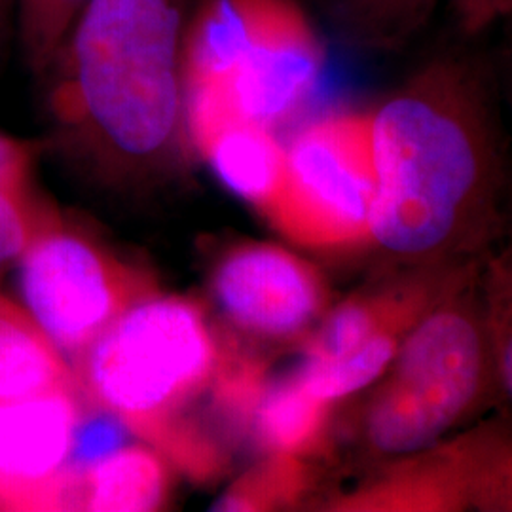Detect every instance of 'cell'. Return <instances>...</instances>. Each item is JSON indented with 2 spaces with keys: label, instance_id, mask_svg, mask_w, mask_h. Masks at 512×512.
Returning a JSON list of instances; mask_svg holds the SVG:
<instances>
[{
  "label": "cell",
  "instance_id": "6da1fadb",
  "mask_svg": "<svg viewBox=\"0 0 512 512\" xmlns=\"http://www.w3.org/2000/svg\"><path fill=\"white\" fill-rule=\"evenodd\" d=\"M494 63L475 48L425 57L370 112V243L391 268L476 264L512 226V137Z\"/></svg>",
  "mask_w": 512,
  "mask_h": 512
},
{
  "label": "cell",
  "instance_id": "7a4b0ae2",
  "mask_svg": "<svg viewBox=\"0 0 512 512\" xmlns=\"http://www.w3.org/2000/svg\"><path fill=\"white\" fill-rule=\"evenodd\" d=\"M184 0H90L54 63L57 109L110 148L158 154L181 109Z\"/></svg>",
  "mask_w": 512,
  "mask_h": 512
},
{
  "label": "cell",
  "instance_id": "3957f363",
  "mask_svg": "<svg viewBox=\"0 0 512 512\" xmlns=\"http://www.w3.org/2000/svg\"><path fill=\"white\" fill-rule=\"evenodd\" d=\"M323 67V40L298 0H222L186 61L188 133L226 120L274 129Z\"/></svg>",
  "mask_w": 512,
  "mask_h": 512
},
{
  "label": "cell",
  "instance_id": "277c9868",
  "mask_svg": "<svg viewBox=\"0 0 512 512\" xmlns=\"http://www.w3.org/2000/svg\"><path fill=\"white\" fill-rule=\"evenodd\" d=\"M478 274L408 330L378 380L361 423L376 458H403L448 439L495 399Z\"/></svg>",
  "mask_w": 512,
  "mask_h": 512
},
{
  "label": "cell",
  "instance_id": "5b68a950",
  "mask_svg": "<svg viewBox=\"0 0 512 512\" xmlns=\"http://www.w3.org/2000/svg\"><path fill=\"white\" fill-rule=\"evenodd\" d=\"M224 349L196 302L150 294L84 353V384L103 408L160 446L198 425L181 410L211 387Z\"/></svg>",
  "mask_w": 512,
  "mask_h": 512
},
{
  "label": "cell",
  "instance_id": "8992f818",
  "mask_svg": "<svg viewBox=\"0 0 512 512\" xmlns=\"http://www.w3.org/2000/svg\"><path fill=\"white\" fill-rule=\"evenodd\" d=\"M376 196L370 112L319 118L285 147V169L264 211L287 238L313 249L370 243Z\"/></svg>",
  "mask_w": 512,
  "mask_h": 512
},
{
  "label": "cell",
  "instance_id": "52a82bcc",
  "mask_svg": "<svg viewBox=\"0 0 512 512\" xmlns=\"http://www.w3.org/2000/svg\"><path fill=\"white\" fill-rule=\"evenodd\" d=\"M353 512H512V423L505 416L384 461L332 503Z\"/></svg>",
  "mask_w": 512,
  "mask_h": 512
},
{
  "label": "cell",
  "instance_id": "ba28073f",
  "mask_svg": "<svg viewBox=\"0 0 512 512\" xmlns=\"http://www.w3.org/2000/svg\"><path fill=\"white\" fill-rule=\"evenodd\" d=\"M19 281L40 330L73 357H82L124 311L154 294L148 277L67 232L31 239Z\"/></svg>",
  "mask_w": 512,
  "mask_h": 512
},
{
  "label": "cell",
  "instance_id": "9c48e42d",
  "mask_svg": "<svg viewBox=\"0 0 512 512\" xmlns=\"http://www.w3.org/2000/svg\"><path fill=\"white\" fill-rule=\"evenodd\" d=\"M213 293L239 329L287 342L306 336L329 302L323 275L287 249L243 245L220 260Z\"/></svg>",
  "mask_w": 512,
  "mask_h": 512
},
{
  "label": "cell",
  "instance_id": "30bf717a",
  "mask_svg": "<svg viewBox=\"0 0 512 512\" xmlns=\"http://www.w3.org/2000/svg\"><path fill=\"white\" fill-rule=\"evenodd\" d=\"M78 416L71 389L0 403V507L73 509L67 461Z\"/></svg>",
  "mask_w": 512,
  "mask_h": 512
},
{
  "label": "cell",
  "instance_id": "8fae6325",
  "mask_svg": "<svg viewBox=\"0 0 512 512\" xmlns=\"http://www.w3.org/2000/svg\"><path fill=\"white\" fill-rule=\"evenodd\" d=\"M190 139L228 188L262 213L272 205L285 169V147L272 129L228 120Z\"/></svg>",
  "mask_w": 512,
  "mask_h": 512
},
{
  "label": "cell",
  "instance_id": "7c38bea8",
  "mask_svg": "<svg viewBox=\"0 0 512 512\" xmlns=\"http://www.w3.org/2000/svg\"><path fill=\"white\" fill-rule=\"evenodd\" d=\"M162 461L143 448H124L76 475L74 505L88 511H152L167 497Z\"/></svg>",
  "mask_w": 512,
  "mask_h": 512
},
{
  "label": "cell",
  "instance_id": "4fadbf2b",
  "mask_svg": "<svg viewBox=\"0 0 512 512\" xmlns=\"http://www.w3.org/2000/svg\"><path fill=\"white\" fill-rule=\"evenodd\" d=\"M71 387V374L52 340L23 313L0 302V403Z\"/></svg>",
  "mask_w": 512,
  "mask_h": 512
},
{
  "label": "cell",
  "instance_id": "5bb4252c",
  "mask_svg": "<svg viewBox=\"0 0 512 512\" xmlns=\"http://www.w3.org/2000/svg\"><path fill=\"white\" fill-rule=\"evenodd\" d=\"M329 421L330 403L317 399L291 374L266 387L251 427L268 452L302 458L323 446Z\"/></svg>",
  "mask_w": 512,
  "mask_h": 512
},
{
  "label": "cell",
  "instance_id": "9a60e30c",
  "mask_svg": "<svg viewBox=\"0 0 512 512\" xmlns=\"http://www.w3.org/2000/svg\"><path fill=\"white\" fill-rule=\"evenodd\" d=\"M484 329L494 370L495 397L512 423V239L484 258L478 274Z\"/></svg>",
  "mask_w": 512,
  "mask_h": 512
},
{
  "label": "cell",
  "instance_id": "2e32d148",
  "mask_svg": "<svg viewBox=\"0 0 512 512\" xmlns=\"http://www.w3.org/2000/svg\"><path fill=\"white\" fill-rule=\"evenodd\" d=\"M353 42L370 50H397L420 33L439 0H325Z\"/></svg>",
  "mask_w": 512,
  "mask_h": 512
},
{
  "label": "cell",
  "instance_id": "e0dca14e",
  "mask_svg": "<svg viewBox=\"0 0 512 512\" xmlns=\"http://www.w3.org/2000/svg\"><path fill=\"white\" fill-rule=\"evenodd\" d=\"M90 0H16L21 48L37 69L54 65Z\"/></svg>",
  "mask_w": 512,
  "mask_h": 512
},
{
  "label": "cell",
  "instance_id": "ac0fdd59",
  "mask_svg": "<svg viewBox=\"0 0 512 512\" xmlns=\"http://www.w3.org/2000/svg\"><path fill=\"white\" fill-rule=\"evenodd\" d=\"M308 488V471L302 459L272 454L253 473L217 503L220 511H266L283 505H293Z\"/></svg>",
  "mask_w": 512,
  "mask_h": 512
},
{
  "label": "cell",
  "instance_id": "d6986e66",
  "mask_svg": "<svg viewBox=\"0 0 512 512\" xmlns=\"http://www.w3.org/2000/svg\"><path fill=\"white\" fill-rule=\"evenodd\" d=\"M124 421L114 414H93L92 418L74 427L73 444L69 452L67 469L78 475L86 469L99 463L101 459L109 458L116 450H120L126 439Z\"/></svg>",
  "mask_w": 512,
  "mask_h": 512
},
{
  "label": "cell",
  "instance_id": "ffe728a7",
  "mask_svg": "<svg viewBox=\"0 0 512 512\" xmlns=\"http://www.w3.org/2000/svg\"><path fill=\"white\" fill-rule=\"evenodd\" d=\"M459 37L476 40L512 19V0H446Z\"/></svg>",
  "mask_w": 512,
  "mask_h": 512
},
{
  "label": "cell",
  "instance_id": "44dd1931",
  "mask_svg": "<svg viewBox=\"0 0 512 512\" xmlns=\"http://www.w3.org/2000/svg\"><path fill=\"white\" fill-rule=\"evenodd\" d=\"M31 239V224L21 205V192L0 188V262L25 251Z\"/></svg>",
  "mask_w": 512,
  "mask_h": 512
},
{
  "label": "cell",
  "instance_id": "7402d4cb",
  "mask_svg": "<svg viewBox=\"0 0 512 512\" xmlns=\"http://www.w3.org/2000/svg\"><path fill=\"white\" fill-rule=\"evenodd\" d=\"M27 173V152L25 148L0 137V188L21 192Z\"/></svg>",
  "mask_w": 512,
  "mask_h": 512
},
{
  "label": "cell",
  "instance_id": "603a6c76",
  "mask_svg": "<svg viewBox=\"0 0 512 512\" xmlns=\"http://www.w3.org/2000/svg\"><path fill=\"white\" fill-rule=\"evenodd\" d=\"M494 69L501 95H503V103L509 109L512 122V33H509V37L505 40L503 52L499 55V61H495Z\"/></svg>",
  "mask_w": 512,
  "mask_h": 512
},
{
  "label": "cell",
  "instance_id": "cb8c5ba5",
  "mask_svg": "<svg viewBox=\"0 0 512 512\" xmlns=\"http://www.w3.org/2000/svg\"><path fill=\"white\" fill-rule=\"evenodd\" d=\"M16 31V0H0V50H6Z\"/></svg>",
  "mask_w": 512,
  "mask_h": 512
}]
</instances>
